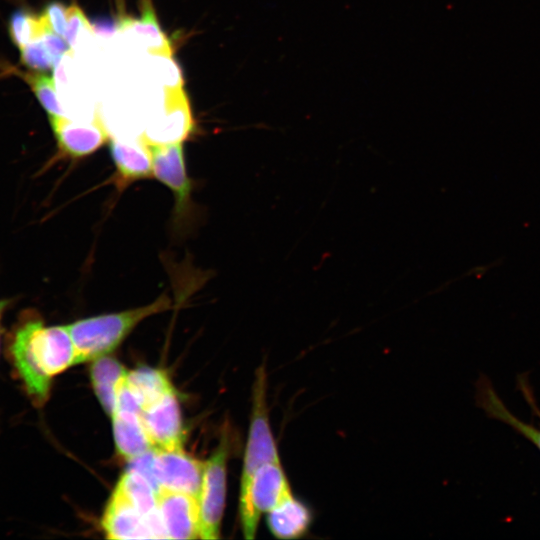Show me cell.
<instances>
[{"label":"cell","mask_w":540,"mask_h":540,"mask_svg":"<svg viewBox=\"0 0 540 540\" xmlns=\"http://www.w3.org/2000/svg\"><path fill=\"white\" fill-rule=\"evenodd\" d=\"M148 146L152 157L153 176L172 191L175 200L174 216L181 221L190 211L192 192V181L186 169L182 142Z\"/></svg>","instance_id":"obj_6"},{"label":"cell","mask_w":540,"mask_h":540,"mask_svg":"<svg viewBox=\"0 0 540 540\" xmlns=\"http://www.w3.org/2000/svg\"><path fill=\"white\" fill-rule=\"evenodd\" d=\"M91 26L93 32L104 38L113 36L119 30V25L111 20H95Z\"/></svg>","instance_id":"obj_28"},{"label":"cell","mask_w":540,"mask_h":540,"mask_svg":"<svg viewBox=\"0 0 540 540\" xmlns=\"http://www.w3.org/2000/svg\"><path fill=\"white\" fill-rule=\"evenodd\" d=\"M109 150L115 166L112 182L118 190L153 177L150 148L142 137L139 140L113 138Z\"/></svg>","instance_id":"obj_12"},{"label":"cell","mask_w":540,"mask_h":540,"mask_svg":"<svg viewBox=\"0 0 540 540\" xmlns=\"http://www.w3.org/2000/svg\"><path fill=\"white\" fill-rule=\"evenodd\" d=\"M68 7L60 2H50L43 10L41 17L54 33L64 36L67 24Z\"/></svg>","instance_id":"obj_26"},{"label":"cell","mask_w":540,"mask_h":540,"mask_svg":"<svg viewBox=\"0 0 540 540\" xmlns=\"http://www.w3.org/2000/svg\"><path fill=\"white\" fill-rule=\"evenodd\" d=\"M20 59L24 65L36 71H47L54 67L52 58L41 37L20 49Z\"/></svg>","instance_id":"obj_23"},{"label":"cell","mask_w":540,"mask_h":540,"mask_svg":"<svg viewBox=\"0 0 540 540\" xmlns=\"http://www.w3.org/2000/svg\"><path fill=\"white\" fill-rule=\"evenodd\" d=\"M269 531L278 539H299L310 530L313 521L311 508L294 495L267 513Z\"/></svg>","instance_id":"obj_14"},{"label":"cell","mask_w":540,"mask_h":540,"mask_svg":"<svg viewBox=\"0 0 540 540\" xmlns=\"http://www.w3.org/2000/svg\"><path fill=\"white\" fill-rule=\"evenodd\" d=\"M266 387L267 376L262 366L256 373L253 385L252 416L244 453L240 494L246 490L253 474L261 465L280 461L277 443L269 422Z\"/></svg>","instance_id":"obj_4"},{"label":"cell","mask_w":540,"mask_h":540,"mask_svg":"<svg viewBox=\"0 0 540 540\" xmlns=\"http://www.w3.org/2000/svg\"><path fill=\"white\" fill-rule=\"evenodd\" d=\"M204 466L205 462L187 454L183 448L154 450L153 474L160 489L198 497Z\"/></svg>","instance_id":"obj_7"},{"label":"cell","mask_w":540,"mask_h":540,"mask_svg":"<svg viewBox=\"0 0 540 540\" xmlns=\"http://www.w3.org/2000/svg\"><path fill=\"white\" fill-rule=\"evenodd\" d=\"M24 78L49 116H66L57 97L55 82L51 76L36 72L27 73Z\"/></svg>","instance_id":"obj_22"},{"label":"cell","mask_w":540,"mask_h":540,"mask_svg":"<svg viewBox=\"0 0 540 540\" xmlns=\"http://www.w3.org/2000/svg\"><path fill=\"white\" fill-rule=\"evenodd\" d=\"M157 507L167 538H200L198 497L161 488L157 492Z\"/></svg>","instance_id":"obj_10"},{"label":"cell","mask_w":540,"mask_h":540,"mask_svg":"<svg viewBox=\"0 0 540 540\" xmlns=\"http://www.w3.org/2000/svg\"><path fill=\"white\" fill-rule=\"evenodd\" d=\"M49 120L60 152L69 158L89 156L108 142L109 133L98 116L90 122L66 116H49Z\"/></svg>","instance_id":"obj_9"},{"label":"cell","mask_w":540,"mask_h":540,"mask_svg":"<svg viewBox=\"0 0 540 540\" xmlns=\"http://www.w3.org/2000/svg\"><path fill=\"white\" fill-rule=\"evenodd\" d=\"M228 441L223 438L216 451L205 462L198 496L200 538L218 539L226 496Z\"/></svg>","instance_id":"obj_5"},{"label":"cell","mask_w":540,"mask_h":540,"mask_svg":"<svg viewBox=\"0 0 540 540\" xmlns=\"http://www.w3.org/2000/svg\"><path fill=\"white\" fill-rule=\"evenodd\" d=\"M164 92L165 99L161 113L149 122L141 135L148 144L183 142L195 128L189 101L183 88Z\"/></svg>","instance_id":"obj_8"},{"label":"cell","mask_w":540,"mask_h":540,"mask_svg":"<svg viewBox=\"0 0 540 540\" xmlns=\"http://www.w3.org/2000/svg\"><path fill=\"white\" fill-rule=\"evenodd\" d=\"M101 525L109 539L154 538L144 516L117 487L107 503Z\"/></svg>","instance_id":"obj_13"},{"label":"cell","mask_w":540,"mask_h":540,"mask_svg":"<svg viewBox=\"0 0 540 540\" xmlns=\"http://www.w3.org/2000/svg\"><path fill=\"white\" fill-rule=\"evenodd\" d=\"M479 406L492 418L505 422L529 439L540 450V429L522 422L503 404L487 380H480L477 390Z\"/></svg>","instance_id":"obj_18"},{"label":"cell","mask_w":540,"mask_h":540,"mask_svg":"<svg viewBox=\"0 0 540 540\" xmlns=\"http://www.w3.org/2000/svg\"><path fill=\"white\" fill-rule=\"evenodd\" d=\"M116 487L120 489L138 509L146 519V522L159 514L156 490L151 483L137 471L128 469V471L121 476Z\"/></svg>","instance_id":"obj_19"},{"label":"cell","mask_w":540,"mask_h":540,"mask_svg":"<svg viewBox=\"0 0 540 540\" xmlns=\"http://www.w3.org/2000/svg\"><path fill=\"white\" fill-rule=\"evenodd\" d=\"M113 433L117 452L132 461L155 449L142 421L141 414L131 411H114Z\"/></svg>","instance_id":"obj_15"},{"label":"cell","mask_w":540,"mask_h":540,"mask_svg":"<svg viewBox=\"0 0 540 540\" xmlns=\"http://www.w3.org/2000/svg\"><path fill=\"white\" fill-rule=\"evenodd\" d=\"M140 9V18L124 17L119 21V31L132 34L152 55L172 56L171 42L161 30L151 0H141Z\"/></svg>","instance_id":"obj_16"},{"label":"cell","mask_w":540,"mask_h":540,"mask_svg":"<svg viewBox=\"0 0 540 540\" xmlns=\"http://www.w3.org/2000/svg\"><path fill=\"white\" fill-rule=\"evenodd\" d=\"M41 38L52 58L54 66L58 65L62 57L70 52V46L66 40H63L60 35L50 29H46Z\"/></svg>","instance_id":"obj_27"},{"label":"cell","mask_w":540,"mask_h":540,"mask_svg":"<svg viewBox=\"0 0 540 540\" xmlns=\"http://www.w3.org/2000/svg\"><path fill=\"white\" fill-rule=\"evenodd\" d=\"M127 381L137 395L143 409L174 390L163 371L146 366L128 371Z\"/></svg>","instance_id":"obj_20"},{"label":"cell","mask_w":540,"mask_h":540,"mask_svg":"<svg viewBox=\"0 0 540 540\" xmlns=\"http://www.w3.org/2000/svg\"><path fill=\"white\" fill-rule=\"evenodd\" d=\"M127 373L119 361L107 355L94 359L91 365L93 389L103 409L110 415L114 412L117 387Z\"/></svg>","instance_id":"obj_17"},{"label":"cell","mask_w":540,"mask_h":540,"mask_svg":"<svg viewBox=\"0 0 540 540\" xmlns=\"http://www.w3.org/2000/svg\"><path fill=\"white\" fill-rule=\"evenodd\" d=\"M82 32L93 33L92 26L82 9L73 3L68 7L64 39L70 47H75Z\"/></svg>","instance_id":"obj_25"},{"label":"cell","mask_w":540,"mask_h":540,"mask_svg":"<svg viewBox=\"0 0 540 540\" xmlns=\"http://www.w3.org/2000/svg\"><path fill=\"white\" fill-rule=\"evenodd\" d=\"M171 308V299L162 294L150 304L115 313L77 320L67 325L77 364L108 355L144 319Z\"/></svg>","instance_id":"obj_2"},{"label":"cell","mask_w":540,"mask_h":540,"mask_svg":"<svg viewBox=\"0 0 540 540\" xmlns=\"http://www.w3.org/2000/svg\"><path fill=\"white\" fill-rule=\"evenodd\" d=\"M46 29L49 28L41 15L36 16L23 9L14 11L8 22L10 38L19 49L40 38Z\"/></svg>","instance_id":"obj_21"},{"label":"cell","mask_w":540,"mask_h":540,"mask_svg":"<svg viewBox=\"0 0 540 540\" xmlns=\"http://www.w3.org/2000/svg\"><path fill=\"white\" fill-rule=\"evenodd\" d=\"M9 304V301L8 300H0V319L6 309V307L8 306Z\"/></svg>","instance_id":"obj_29"},{"label":"cell","mask_w":540,"mask_h":540,"mask_svg":"<svg viewBox=\"0 0 540 540\" xmlns=\"http://www.w3.org/2000/svg\"><path fill=\"white\" fill-rule=\"evenodd\" d=\"M6 354L22 390L37 408L50 398L53 378L77 364L67 325L46 326L35 311L19 317L8 335Z\"/></svg>","instance_id":"obj_1"},{"label":"cell","mask_w":540,"mask_h":540,"mask_svg":"<svg viewBox=\"0 0 540 540\" xmlns=\"http://www.w3.org/2000/svg\"><path fill=\"white\" fill-rule=\"evenodd\" d=\"M159 80L164 90H177L183 87L182 72L178 64L167 55H153Z\"/></svg>","instance_id":"obj_24"},{"label":"cell","mask_w":540,"mask_h":540,"mask_svg":"<svg viewBox=\"0 0 540 540\" xmlns=\"http://www.w3.org/2000/svg\"><path fill=\"white\" fill-rule=\"evenodd\" d=\"M293 495L281 461L261 465L240 494L239 512L246 539L255 537L259 518Z\"/></svg>","instance_id":"obj_3"},{"label":"cell","mask_w":540,"mask_h":540,"mask_svg":"<svg viewBox=\"0 0 540 540\" xmlns=\"http://www.w3.org/2000/svg\"><path fill=\"white\" fill-rule=\"evenodd\" d=\"M141 417L145 429L156 448H182L183 426L181 411L174 390L146 406Z\"/></svg>","instance_id":"obj_11"}]
</instances>
